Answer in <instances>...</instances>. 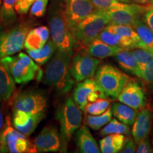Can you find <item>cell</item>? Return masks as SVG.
<instances>
[{
	"mask_svg": "<svg viewBox=\"0 0 153 153\" xmlns=\"http://www.w3.org/2000/svg\"><path fill=\"white\" fill-rule=\"evenodd\" d=\"M152 109L146 106L140 110L137 114L132 128V135L137 145L148 137L152 128Z\"/></svg>",
	"mask_w": 153,
	"mask_h": 153,
	"instance_id": "16",
	"label": "cell"
},
{
	"mask_svg": "<svg viewBox=\"0 0 153 153\" xmlns=\"http://www.w3.org/2000/svg\"><path fill=\"white\" fill-rule=\"evenodd\" d=\"M17 0H2L0 6V24L4 27L11 26L17 19L15 9Z\"/></svg>",
	"mask_w": 153,
	"mask_h": 153,
	"instance_id": "26",
	"label": "cell"
},
{
	"mask_svg": "<svg viewBox=\"0 0 153 153\" xmlns=\"http://www.w3.org/2000/svg\"><path fill=\"white\" fill-rule=\"evenodd\" d=\"M111 101L106 98H101L94 102L88 103L84 111L90 115H100L104 113L110 107Z\"/></svg>",
	"mask_w": 153,
	"mask_h": 153,
	"instance_id": "30",
	"label": "cell"
},
{
	"mask_svg": "<svg viewBox=\"0 0 153 153\" xmlns=\"http://www.w3.org/2000/svg\"><path fill=\"white\" fill-rule=\"evenodd\" d=\"M57 47L52 39L38 50H27V53L38 65H43L52 58Z\"/></svg>",
	"mask_w": 153,
	"mask_h": 153,
	"instance_id": "23",
	"label": "cell"
},
{
	"mask_svg": "<svg viewBox=\"0 0 153 153\" xmlns=\"http://www.w3.org/2000/svg\"><path fill=\"white\" fill-rule=\"evenodd\" d=\"M26 1H28V2H29V3H30V4H33V3L34 2V1H36V0H26Z\"/></svg>",
	"mask_w": 153,
	"mask_h": 153,
	"instance_id": "43",
	"label": "cell"
},
{
	"mask_svg": "<svg viewBox=\"0 0 153 153\" xmlns=\"http://www.w3.org/2000/svg\"><path fill=\"white\" fill-rule=\"evenodd\" d=\"M31 5L32 4L28 2L26 0H17L16 5H15V9L19 14L24 15L27 14Z\"/></svg>",
	"mask_w": 153,
	"mask_h": 153,
	"instance_id": "38",
	"label": "cell"
},
{
	"mask_svg": "<svg viewBox=\"0 0 153 153\" xmlns=\"http://www.w3.org/2000/svg\"><path fill=\"white\" fill-rule=\"evenodd\" d=\"M7 102H0V136L9 125H11L10 116L7 107Z\"/></svg>",
	"mask_w": 153,
	"mask_h": 153,
	"instance_id": "35",
	"label": "cell"
},
{
	"mask_svg": "<svg viewBox=\"0 0 153 153\" xmlns=\"http://www.w3.org/2000/svg\"><path fill=\"white\" fill-rule=\"evenodd\" d=\"M150 6L138 4L125 3L122 7L106 11L110 19V24L133 26L144 15Z\"/></svg>",
	"mask_w": 153,
	"mask_h": 153,
	"instance_id": "12",
	"label": "cell"
},
{
	"mask_svg": "<svg viewBox=\"0 0 153 153\" xmlns=\"http://www.w3.org/2000/svg\"><path fill=\"white\" fill-rule=\"evenodd\" d=\"M117 99L120 102L137 111L145 108L148 103V97L144 88L133 79H131L126 84Z\"/></svg>",
	"mask_w": 153,
	"mask_h": 153,
	"instance_id": "14",
	"label": "cell"
},
{
	"mask_svg": "<svg viewBox=\"0 0 153 153\" xmlns=\"http://www.w3.org/2000/svg\"><path fill=\"white\" fill-rule=\"evenodd\" d=\"M136 152L137 153H151L153 152V149L151 146L150 140L148 138L141 141L137 144Z\"/></svg>",
	"mask_w": 153,
	"mask_h": 153,
	"instance_id": "39",
	"label": "cell"
},
{
	"mask_svg": "<svg viewBox=\"0 0 153 153\" xmlns=\"http://www.w3.org/2000/svg\"><path fill=\"white\" fill-rule=\"evenodd\" d=\"M97 38H99L101 41L104 42L105 43L108 44V45L121 48L120 42L118 40L116 36L113 32L108 30L106 27L101 31V33L99 34Z\"/></svg>",
	"mask_w": 153,
	"mask_h": 153,
	"instance_id": "36",
	"label": "cell"
},
{
	"mask_svg": "<svg viewBox=\"0 0 153 153\" xmlns=\"http://www.w3.org/2000/svg\"><path fill=\"white\" fill-rule=\"evenodd\" d=\"M131 52L138 65L140 71L153 58V54L145 49L135 48Z\"/></svg>",
	"mask_w": 153,
	"mask_h": 153,
	"instance_id": "31",
	"label": "cell"
},
{
	"mask_svg": "<svg viewBox=\"0 0 153 153\" xmlns=\"http://www.w3.org/2000/svg\"><path fill=\"white\" fill-rule=\"evenodd\" d=\"M108 96L100 87L97 80L93 78L78 82L74 87L72 96L76 104L82 111L88 103L94 102L101 98H106Z\"/></svg>",
	"mask_w": 153,
	"mask_h": 153,
	"instance_id": "13",
	"label": "cell"
},
{
	"mask_svg": "<svg viewBox=\"0 0 153 153\" xmlns=\"http://www.w3.org/2000/svg\"><path fill=\"white\" fill-rule=\"evenodd\" d=\"M75 138L80 152L99 153L101 152L97 141L85 125L80 126L76 131Z\"/></svg>",
	"mask_w": 153,
	"mask_h": 153,
	"instance_id": "18",
	"label": "cell"
},
{
	"mask_svg": "<svg viewBox=\"0 0 153 153\" xmlns=\"http://www.w3.org/2000/svg\"><path fill=\"white\" fill-rule=\"evenodd\" d=\"M50 34L49 28L45 26L30 29L25 40L24 48L27 50L40 49L48 41Z\"/></svg>",
	"mask_w": 153,
	"mask_h": 153,
	"instance_id": "19",
	"label": "cell"
},
{
	"mask_svg": "<svg viewBox=\"0 0 153 153\" xmlns=\"http://www.w3.org/2000/svg\"><path fill=\"white\" fill-rule=\"evenodd\" d=\"M1 152L34 153L37 152L34 143L27 136L9 125L0 136Z\"/></svg>",
	"mask_w": 153,
	"mask_h": 153,
	"instance_id": "11",
	"label": "cell"
},
{
	"mask_svg": "<svg viewBox=\"0 0 153 153\" xmlns=\"http://www.w3.org/2000/svg\"><path fill=\"white\" fill-rule=\"evenodd\" d=\"M0 24V59L22 51L26 36L30 30V24L25 22L19 23L4 30Z\"/></svg>",
	"mask_w": 153,
	"mask_h": 153,
	"instance_id": "7",
	"label": "cell"
},
{
	"mask_svg": "<svg viewBox=\"0 0 153 153\" xmlns=\"http://www.w3.org/2000/svg\"><path fill=\"white\" fill-rule=\"evenodd\" d=\"M123 134V135H130L131 128L129 126L119 121L116 118L111 119L105 126L104 128L100 131L101 136L109 135V134Z\"/></svg>",
	"mask_w": 153,
	"mask_h": 153,
	"instance_id": "29",
	"label": "cell"
},
{
	"mask_svg": "<svg viewBox=\"0 0 153 153\" xmlns=\"http://www.w3.org/2000/svg\"><path fill=\"white\" fill-rule=\"evenodd\" d=\"M72 56V53L57 49L43 73V83L53 87L60 95L68 94L74 86L75 80L70 72Z\"/></svg>",
	"mask_w": 153,
	"mask_h": 153,
	"instance_id": "1",
	"label": "cell"
},
{
	"mask_svg": "<svg viewBox=\"0 0 153 153\" xmlns=\"http://www.w3.org/2000/svg\"><path fill=\"white\" fill-rule=\"evenodd\" d=\"M131 1L141 5H147V6L153 5V0H131Z\"/></svg>",
	"mask_w": 153,
	"mask_h": 153,
	"instance_id": "41",
	"label": "cell"
},
{
	"mask_svg": "<svg viewBox=\"0 0 153 153\" xmlns=\"http://www.w3.org/2000/svg\"><path fill=\"white\" fill-rule=\"evenodd\" d=\"M65 11L73 30L82 21L97 10L91 0H64Z\"/></svg>",
	"mask_w": 153,
	"mask_h": 153,
	"instance_id": "15",
	"label": "cell"
},
{
	"mask_svg": "<svg viewBox=\"0 0 153 153\" xmlns=\"http://www.w3.org/2000/svg\"><path fill=\"white\" fill-rule=\"evenodd\" d=\"M115 58L123 70L138 76L140 73L139 66L131 51L128 50H123L115 56Z\"/></svg>",
	"mask_w": 153,
	"mask_h": 153,
	"instance_id": "27",
	"label": "cell"
},
{
	"mask_svg": "<svg viewBox=\"0 0 153 153\" xmlns=\"http://www.w3.org/2000/svg\"><path fill=\"white\" fill-rule=\"evenodd\" d=\"M118 1H122V2H125V3H131V0H118Z\"/></svg>",
	"mask_w": 153,
	"mask_h": 153,
	"instance_id": "42",
	"label": "cell"
},
{
	"mask_svg": "<svg viewBox=\"0 0 153 153\" xmlns=\"http://www.w3.org/2000/svg\"><path fill=\"white\" fill-rule=\"evenodd\" d=\"M112 109L111 107L107 109L104 113L100 115H86L85 118V124L89 126L91 129L97 131L101 129L103 126H106L112 119Z\"/></svg>",
	"mask_w": 153,
	"mask_h": 153,
	"instance_id": "28",
	"label": "cell"
},
{
	"mask_svg": "<svg viewBox=\"0 0 153 153\" xmlns=\"http://www.w3.org/2000/svg\"><path fill=\"white\" fill-rule=\"evenodd\" d=\"M113 115L116 119L128 126L133 125L138 114V111L123 103H114L111 106Z\"/></svg>",
	"mask_w": 153,
	"mask_h": 153,
	"instance_id": "24",
	"label": "cell"
},
{
	"mask_svg": "<svg viewBox=\"0 0 153 153\" xmlns=\"http://www.w3.org/2000/svg\"><path fill=\"white\" fill-rule=\"evenodd\" d=\"M131 78L112 65H101L96 72L95 79L107 96L117 99L122 89Z\"/></svg>",
	"mask_w": 153,
	"mask_h": 153,
	"instance_id": "5",
	"label": "cell"
},
{
	"mask_svg": "<svg viewBox=\"0 0 153 153\" xmlns=\"http://www.w3.org/2000/svg\"><path fill=\"white\" fill-rule=\"evenodd\" d=\"M101 59L89 55L86 48H79L72 56L70 72L76 82L92 78L96 74Z\"/></svg>",
	"mask_w": 153,
	"mask_h": 153,
	"instance_id": "9",
	"label": "cell"
},
{
	"mask_svg": "<svg viewBox=\"0 0 153 153\" xmlns=\"http://www.w3.org/2000/svg\"><path fill=\"white\" fill-rule=\"evenodd\" d=\"M140 38L137 48H143L153 54V31L149 28L144 21V18L140 19L133 26Z\"/></svg>",
	"mask_w": 153,
	"mask_h": 153,
	"instance_id": "22",
	"label": "cell"
},
{
	"mask_svg": "<svg viewBox=\"0 0 153 153\" xmlns=\"http://www.w3.org/2000/svg\"><path fill=\"white\" fill-rule=\"evenodd\" d=\"M144 21L153 31V5L149 7L144 15Z\"/></svg>",
	"mask_w": 153,
	"mask_h": 153,
	"instance_id": "40",
	"label": "cell"
},
{
	"mask_svg": "<svg viewBox=\"0 0 153 153\" xmlns=\"http://www.w3.org/2000/svg\"><path fill=\"white\" fill-rule=\"evenodd\" d=\"M110 24L107 11L98 10L88 16L74 30L76 49L86 48Z\"/></svg>",
	"mask_w": 153,
	"mask_h": 153,
	"instance_id": "4",
	"label": "cell"
},
{
	"mask_svg": "<svg viewBox=\"0 0 153 153\" xmlns=\"http://www.w3.org/2000/svg\"><path fill=\"white\" fill-rule=\"evenodd\" d=\"M37 152H66L68 142L54 126L44 127L33 140Z\"/></svg>",
	"mask_w": 153,
	"mask_h": 153,
	"instance_id": "10",
	"label": "cell"
},
{
	"mask_svg": "<svg viewBox=\"0 0 153 153\" xmlns=\"http://www.w3.org/2000/svg\"><path fill=\"white\" fill-rule=\"evenodd\" d=\"M0 6H1V3H0Z\"/></svg>",
	"mask_w": 153,
	"mask_h": 153,
	"instance_id": "44",
	"label": "cell"
},
{
	"mask_svg": "<svg viewBox=\"0 0 153 153\" xmlns=\"http://www.w3.org/2000/svg\"><path fill=\"white\" fill-rule=\"evenodd\" d=\"M48 24L52 40L57 49L74 53L76 41L65 11L64 3L60 0H52L48 11Z\"/></svg>",
	"mask_w": 153,
	"mask_h": 153,
	"instance_id": "2",
	"label": "cell"
},
{
	"mask_svg": "<svg viewBox=\"0 0 153 153\" xmlns=\"http://www.w3.org/2000/svg\"><path fill=\"white\" fill-rule=\"evenodd\" d=\"M91 3L98 10L108 11L122 7L125 2L118 0H91Z\"/></svg>",
	"mask_w": 153,
	"mask_h": 153,
	"instance_id": "32",
	"label": "cell"
},
{
	"mask_svg": "<svg viewBox=\"0 0 153 153\" xmlns=\"http://www.w3.org/2000/svg\"><path fill=\"white\" fill-rule=\"evenodd\" d=\"M125 136L123 134H109L99 141L100 150L103 153L119 152L123 148Z\"/></svg>",
	"mask_w": 153,
	"mask_h": 153,
	"instance_id": "25",
	"label": "cell"
},
{
	"mask_svg": "<svg viewBox=\"0 0 153 153\" xmlns=\"http://www.w3.org/2000/svg\"><path fill=\"white\" fill-rule=\"evenodd\" d=\"M87 53L92 56L99 59H104L108 57L116 56L118 53L123 51L122 48L112 46L96 38L86 48Z\"/></svg>",
	"mask_w": 153,
	"mask_h": 153,
	"instance_id": "20",
	"label": "cell"
},
{
	"mask_svg": "<svg viewBox=\"0 0 153 153\" xmlns=\"http://www.w3.org/2000/svg\"><path fill=\"white\" fill-rule=\"evenodd\" d=\"M12 112L23 111L29 114L46 111L47 97L43 91L38 89H28L13 94L10 99Z\"/></svg>",
	"mask_w": 153,
	"mask_h": 153,
	"instance_id": "8",
	"label": "cell"
},
{
	"mask_svg": "<svg viewBox=\"0 0 153 153\" xmlns=\"http://www.w3.org/2000/svg\"><path fill=\"white\" fill-rule=\"evenodd\" d=\"M82 111L70 96L67 97L57 111L56 118L60 123V133L68 143L82 126Z\"/></svg>",
	"mask_w": 153,
	"mask_h": 153,
	"instance_id": "6",
	"label": "cell"
},
{
	"mask_svg": "<svg viewBox=\"0 0 153 153\" xmlns=\"http://www.w3.org/2000/svg\"><path fill=\"white\" fill-rule=\"evenodd\" d=\"M48 0H36L30 8V15L36 18L43 16L46 11Z\"/></svg>",
	"mask_w": 153,
	"mask_h": 153,
	"instance_id": "33",
	"label": "cell"
},
{
	"mask_svg": "<svg viewBox=\"0 0 153 153\" xmlns=\"http://www.w3.org/2000/svg\"><path fill=\"white\" fill-rule=\"evenodd\" d=\"M136 143L134 139H132L129 135L125 137V141L123 148L119 152L120 153H134L136 152Z\"/></svg>",
	"mask_w": 153,
	"mask_h": 153,
	"instance_id": "37",
	"label": "cell"
},
{
	"mask_svg": "<svg viewBox=\"0 0 153 153\" xmlns=\"http://www.w3.org/2000/svg\"><path fill=\"white\" fill-rule=\"evenodd\" d=\"M14 78L16 84H26L37 77L42 79L43 72L38 64L32 60L29 55L19 53L16 56H7L0 59Z\"/></svg>",
	"mask_w": 153,
	"mask_h": 153,
	"instance_id": "3",
	"label": "cell"
},
{
	"mask_svg": "<svg viewBox=\"0 0 153 153\" xmlns=\"http://www.w3.org/2000/svg\"><path fill=\"white\" fill-rule=\"evenodd\" d=\"M138 77L153 89V58L140 71Z\"/></svg>",
	"mask_w": 153,
	"mask_h": 153,
	"instance_id": "34",
	"label": "cell"
},
{
	"mask_svg": "<svg viewBox=\"0 0 153 153\" xmlns=\"http://www.w3.org/2000/svg\"><path fill=\"white\" fill-rule=\"evenodd\" d=\"M15 83L10 72L0 60V102H9L14 94Z\"/></svg>",
	"mask_w": 153,
	"mask_h": 153,
	"instance_id": "21",
	"label": "cell"
},
{
	"mask_svg": "<svg viewBox=\"0 0 153 153\" xmlns=\"http://www.w3.org/2000/svg\"><path fill=\"white\" fill-rule=\"evenodd\" d=\"M106 28L116 36L122 48L131 51L138 48L139 36L132 26L109 24Z\"/></svg>",
	"mask_w": 153,
	"mask_h": 153,
	"instance_id": "17",
	"label": "cell"
}]
</instances>
